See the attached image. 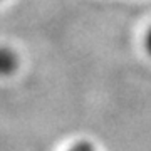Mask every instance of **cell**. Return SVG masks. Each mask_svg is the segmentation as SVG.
Instances as JSON below:
<instances>
[{
  "instance_id": "1",
  "label": "cell",
  "mask_w": 151,
  "mask_h": 151,
  "mask_svg": "<svg viewBox=\"0 0 151 151\" xmlns=\"http://www.w3.org/2000/svg\"><path fill=\"white\" fill-rule=\"evenodd\" d=\"M15 65H17L15 55L7 49H0V72L2 74H10L12 70L15 69Z\"/></svg>"
},
{
  "instance_id": "2",
  "label": "cell",
  "mask_w": 151,
  "mask_h": 151,
  "mask_svg": "<svg viewBox=\"0 0 151 151\" xmlns=\"http://www.w3.org/2000/svg\"><path fill=\"white\" fill-rule=\"evenodd\" d=\"M69 151H96V150L92 148V145H89L86 141H81V143H76Z\"/></svg>"
},
{
  "instance_id": "3",
  "label": "cell",
  "mask_w": 151,
  "mask_h": 151,
  "mask_svg": "<svg viewBox=\"0 0 151 151\" xmlns=\"http://www.w3.org/2000/svg\"><path fill=\"white\" fill-rule=\"evenodd\" d=\"M145 44H146V49H148V52L151 54V29L148 30V34H146V40H145Z\"/></svg>"
}]
</instances>
